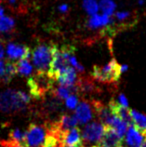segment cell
<instances>
[{"mask_svg":"<svg viewBox=\"0 0 146 147\" xmlns=\"http://www.w3.org/2000/svg\"><path fill=\"white\" fill-rule=\"evenodd\" d=\"M31 102V97L22 90H7L0 92V111L9 114L22 112Z\"/></svg>","mask_w":146,"mask_h":147,"instance_id":"cell-1","label":"cell"},{"mask_svg":"<svg viewBox=\"0 0 146 147\" xmlns=\"http://www.w3.org/2000/svg\"><path fill=\"white\" fill-rule=\"evenodd\" d=\"M56 46L55 44H40L34 48L33 51V61L38 73H48Z\"/></svg>","mask_w":146,"mask_h":147,"instance_id":"cell-2","label":"cell"},{"mask_svg":"<svg viewBox=\"0 0 146 147\" xmlns=\"http://www.w3.org/2000/svg\"><path fill=\"white\" fill-rule=\"evenodd\" d=\"M120 64L116 60H111L103 66L94 65L91 76L94 79L102 83H116L121 76Z\"/></svg>","mask_w":146,"mask_h":147,"instance_id":"cell-3","label":"cell"},{"mask_svg":"<svg viewBox=\"0 0 146 147\" xmlns=\"http://www.w3.org/2000/svg\"><path fill=\"white\" fill-rule=\"evenodd\" d=\"M53 83L54 80L48 74L37 73L36 76L28 79L27 85L31 96L34 99H41L52 90Z\"/></svg>","mask_w":146,"mask_h":147,"instance_id":"cell-4","label":"cell"},{"mask_svg":"<svg viewBox=\"0 0 146 147\" xmlns=\"http://www.w3.org/2000/svg\"><path fill=\"white\" fill-rule=\"evenodd\" d=\"M46 135H47V129L34 123L30 124L27 130L25 131L24 146L41 147L45 142Z\"/></svg>","mask_w":146,"mask_h":147,"instance_id":"cell-5","label":"cell"},{"mask_svg":"<svg viewBox=\"0 0 146 147\" xmlns=\"http://www.w3.org/2000/svg\"><path fill=\"white\" fill-rule=\"evenodd\" d=\"M105 126L102 122L94 121L85 127L82 131V140L88 144H96L102 140L104 134Z\"/></svg>","mask_w":146,"mask_h":147,"instance_id":"cell-6","label":"cell"},{"mask_svg":"<svg viewBox=\"0 0 146 147\" xmlns=\"http://www.w3.org/2000/svg\"><path fill=\"white\" fill-rule=\"evenodd\" d=\"M7 56L9 61L28 59L31 54V49L27 46L19 45L16 43H9L6 49Z\"/></svg>","mask_w":146,"mask_h":147,"instance_id":"cell-7","label":"cell"},{"mask_svg":"<svg viewBox=\"0 0 146 147\" xmlns=\"http://www.w3.org/2000/svg\"><path fill=\"white\" fill-rule=\"evenodd\" d=\"M75 115L80 124H86L89 122L94 117V109L92 106V102H87V100H82L76 106Z\"/></svg>","mask_w":146,"mask_h":147,"instance_id":"cell-8","label":"cell"},{"mask_svg":"<svg viewBox=\"0 0 146 147\" xmlns=\"http://www.w3.org/2000/svg\"><path fill=\"white\" fill-rule=\"evenodd\" d=\"M123 140L124 139L119 137L113 127H105L104 134L98 144L100 147H123Z\"/></svg>","mask_w":146,"mask_h":147,"instance_id":"cell-9","label":"cell"},{"mask_svg":"<svg viewBox=\"0 0 146 147\" xmlns=\"http://www.w3.org/2000/svg\"><path fill=\"white\" fill-rule=\"evenodd\" d=\"M61 142L63 145L67 146H79L83 145V140L81 131L79 127H75L73 129L67 130L61 135Z\"/></svg>","mask_w":146,"mask_h":147,"instance_id":"cell-10","label":"cell"},{"mask_svg":"<svg viewBox=\"0 0 146 147\" xmlns=\"http://www.w3.org/2000/svg\"><path fill=\"white\" fill-rule=\"evenodd\" d=\"M108 107H109L110 111L112 112L113 114L116 115L119 118H121L123 121H125L129 125V127L133 125V122H132L131 117H130L129 108L124 107L123 105H121V104L119 103L117 100H114V99L111 100L109 102Z\"/></svg>","mask_w":146,"mask_h":147,"instance_id":"cell-11","label":"cell"},{"mask_svg":"<svg viewBox=\"0 0 146 147\" xmlns=\"http://www.w3.org/2000/svg\"><path fill=\"white\" fill-rule=\"evenodd\" d=\"M78 80L79 78L77 76V71L73 66H69L66 70L63 71L57 77L55 81H57L58 84L61 86H72V85L77 84Z\"/></svg>","mask_w":146,"mask_h":147,"instance_id":"cell-12","label":"cell"},{"mask_svg":"<svg viewBox=\"0 0 146 147\" xmlns=\"http://www.w3.org/2000/svg\"><path fill=\"white\" fill-rule=\"evenodd\" d=\"M112 21V16H108L105 14H94L87 21V26L89 29L104 28V27L108 26Z\"/></svg>","mask_w":146,"mask_h":147,"instance_id":"cell-13","label":"cell"},{"mask_svg":"<svg viewBox=\"0 0 146 147\" xmlns=\"http://www.w3.org/2000/svg\"><path fill=\"white\" fill-rule=\"evenodd\" d=\"M125 141L126 144H129L131 147H141V144L143 142V136L139 130H138L135 126H129L128 130L125 134Z\"/></svg>","mask_w":146,"mask_h":147,"instance_id":"cell-14","label":"cell"},{"mask_svg":"<svg viewBox=\"0 0 146 147\" xmlns=\"http://www.w3.org/2000/svg\"><path fill=\"white\" fill-rule=\"evenodd\" d=\"M129 114L131 117L133 125L141 134L146 136V115L133 109H129Z\"/></svg>","mask_w":146,"mask_h":147,"instance_id":"cell-15","label":"cell"},{"mask_svg":"<svg viewBox=\"0 0 146 147\" xmlns=\"http://www.w3.org/2000/svg\"><path fill=\"white\" fill-rule=\"evenodd\" d=\"M16 65V72L22 76H28L33 72V66L28 59L20 60L18 63H15Z\"/></svg>","mask_w":146,"mask_h":147,"instance_id":"cell-16","label":"cell"},{"mask_svg":"<svg viewBox=\"0 0 146 147\" xmlns=\"http://www.w3.org/2000/svg\"><path fill=\"white\" fill-rule=\"evenodd\" d=\"M15 28V21L9 16L0 17V34H5L12 32Z\"/></svg>","mask_w":146,"mask_h":147,"instance_id":"cell-17","label":"cell"},{"mask_svg":"<svg viewBox=\"0 0 146 147\" xmlns=\"http://www.w3.org/2000/svg\"><path fill=\"white\" fill-rule=\"evenodd\" d=\"M99 7L102 9L103 14L108 15V16H113L116 5L114 2V0H101L99 4Z\"/></svg>","mask_w":146,"mask_h":147,"instance_id":"cell-18","label":"cell"},{"mask_svg":"<svg viewBox=\"0 0 146 147\" xmlns=\"http://www.w3.org/2000/svg\"><path fill=\"white\" fill-rule=\"evenodd\" d=\"M16 74L17 72H16V65H15V63H12L11 61H6V72H5V76H4L2 82L3 83L10 82L11 79L13 78Z\"/></svg>","mask_w":146,"mask_h":147,"instance_id":"cell-19","label":"cell"},{"mask_svg":"<svg viewBox=\"0 0 146 147\" xmlns=\"http://www.w3.org/2000/svg\"><path fill=\"white\" fill-rule=\"evenodd\" d=\"M10 142H15L24 145V139H25V131H22L20 129H14L10 131L9 133Z\"/></svg>","mask_w":146,"mask_h":147,"instance_id":"cell-20","label":"cell"},{"mask_svg":"<svg viewBox=\"0 0 146 147\" xmlns=\"http://www.w3.org/2000/svg\"><path fill=\"white\" fill-rule=\"evenodd\" d=\"M83 7L86 10V12L92 16L94 14H97L99 11V4L97 0H84Z\"/></svg>","mask_w":146,"mask_h":147,"instance_id":"cell-21","label":"cell"},{"mask_svg":"<svg viewBox=\"0 0 146 147\" xmlns=\"http://www.w3.org/2000/svg\"><path fill=\"white\" fill-rule=\"evenodd\" d=\"M77 102H78L77 98H76V96L75 94L68 96L66 100H65V105H66V107L70 110L75 109L76 106H77Z\"/></svg>","mask_w":146,"mask_h":147,"instance_id":"cell-22","label":"cell"},{"mask_svg":"<svg viewBox=\"0 0 146 147\" xmlns=\"http://www.w3.org/2000/svg\"><path fill=\"white\" fill-rule=\"evenodd\" d=\"M117 102L120 103L121 105L124 106V107L129 108V102H128V100H126V96L124 94L120 93V94L118 95V100H117Z\"/></svg>","mask_w":146,"mask_h":147,"instance_id":"cell-23","label":"cell"},{"mask_svg":"<svg viewBox=\"0 0 146 147\" xmlns=\"http://www.w3.org/2000/svg\"><path fill=\"white\" fill-rule=\"evenodd\" d=\"M6 72V61L0 60V82H2Z\"/></svg>","mask_w":146,"mask_h":147,"instance_id":"cell-24","label":"cell"},{"mask_svg":"<svg viewBox=\"0 0 146 147\" xmlns=\"http://www.w3.org/2000/svg\"><path fill=\"white\" fill-rule=\"evenodd\" d=\"M7 3L9 4V7H16L19 4V0H7Z\"/></svg>","mask_w":146,"mask_h":147,"instance_id":"cell-25","label":"cell"},{"mask_svg":"<svg viewBox=\"0 0 146 147\" xmlns=\"http://www.w3.org/2000/svg\"><path fill=\"white\" fill-rule=\"evenodd\" d=\"M68 9H69V7H68V6L66 5V4H63V5H61L59 7V10L61 11V12H63V13L67 12Z\"/></svg>","mask_w":146,"mask_h":147,"instance_id":"cell-26","label":"cell"},{"mask_svg":"<svg viewBox=\"0 0 146 147\" xmlns=\"http://www.w3.org/2000/svg\"><path fill=\"white\" fill-rule=\"evenodd\" d=\"M4 55H5V49H4V46L3 43L0 41V60H2L4 58Z\"/></svg>","mask_w":146,"mask_h":147,"instance_id":"cell-27","label":"cell"},{"mask_svg":"<svg viewBox=\"0 0 146 147\" xmlns=\"http://www.w3.org/2000/svg\"><path fill=\"white\" fill-rule=\"evenodd\" d=\"M129 69V66L126 64H122V65H120V70H121V73H124V72H126V70Z\"/></svg>","mask_w":146,"mask_h":147,"instance_id":"cell-28","label":"cell"},{"mask_svg":"<svg viewBox=\"0 0 146 147\" xmlns=\"http://www.w3.org/2000/svg\"><path fill=\"white\" fill-rule=\"evenodd\" d=\"M4 12H5V9H4V7L0 5V17L4 16Z\"/></svg>","mask_w":146,"mask_h":147,"instance_id":"cell-29","label":"cell"},{"mask_svg":"<svg viewBox=\"0 0 146 147\" xmlns=\"http://www.w3.org/2000/svg\"><path fill=\"white\" fill-rule=\"evenodd\" d=\"M61 147H86V146L83 144V145H79V146H67V145H63Z\"/></svg>","mask_w":146,"mask_h":147,"instance_id":"cell-30","label":"cell"},{"mask_svg":"<svg viewBox=\"0 0 146 147\" xmlns=\"http://www.w3.org/2000/svg\"><path fill=\"white\" fill-rule=\"evenodd\" d=\"M141 147H146V138H145V140L143 142V144H141Z\"/></svg>","mask_w":146,"mask_h":147,"instance_id":"cell-31","label":"cell"},{"mask_svg":"<svg viewBox=\"0 0 146 147\" xmlns=\"http://www.w3.org/2000/svg\"><path fill=\"white\" fill-rule=\"evenodd\" d=\"M143 3V0H139V4H140V5H141Z\"/></svg>","mask_w":146,"mask_h":147,"instance_id":"cell-32","label":"cell"},{"mask_svg":"<svg viewBox=\"0 0 146 147\" xmlns=\"http://www.w3.org/2000/svg\"><path fill=\"white\" fill-rule=\"evenodd\" d=\"M123 147H124V146H123Z\"/></svg>","mask_w":146,"mask_h":147,"instance_id":"cell-33","label":"cell"}]
</instances>
